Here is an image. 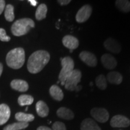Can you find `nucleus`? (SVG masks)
Instances as JSON below:
<instances>
[{"mask_svg": "<svg viewBox=\"0 0 130 130\" xmlns=\"http://www.w3.org/2000/svg\"><path fill=\"white\" fill-rule=\"evenodd\" d=\"M50 60L48 52L39 50L31 55L27 63V68L31 74H37L42 71Z\"/></svg>", "mask_w": 130, "mask_h": 130, "instance_id": "f257e3e1", "label": "nucleus"}, {"mask_svg": "<svg viewBox=\"0 0 130 130\" xmlns=\"http://www.w3.org/2000/svg\"><path fill=\"white\" fill-rule=\"evenodd\" d=\"M6 62L10 68L18 69L25 62V51L22 48H16L11 50L6 57Z\"/></svg>", "mask_w": 130, "mask_h": 130, "instance_id": "f03ea898", "label": "nucleus"}, {"mask_svg": "<svg viewBox=\"0 0 130 130\" xmlns=\"http://www.w3.org/2000/svg\"><path fill=\"white\" fill-rule=\"evenodd\" d=\"M35 26V22L30 18H22L14 22L12 26L11 30L15 36H22L27 34L31 28Z\"/></svg>", "mask_w": 130, "mask_h": 130, "instance_id": "7ed1b4c3", "label": "nucleus"}, {"mask_svg": "<svg viewBox=\"0 0 130 130\" xmlns=\"http://www.w3.org/2000/svg\"><path fill=\"white\" fill-rule=\"evenodd\" d=\"M61 64L62 69L58 75V79L61 83V85L63 86L66 79L74 70V60L69 56L65 57L63 58H61Z\"/></svg>", "mask_w": 130, "mask_h": 130, "instance_id": "20e7f679", "label": "nucleus"}, {"mask_svg": "<svg viewBox=\"0 0 130 130\" xmlns=\"http://www.w3.org/2000/svg\"><path fill=\"white\" fill-rule=\"evenodd\" d=\"M81 71L78 69H74L65 81V89L70 91L75 90L76 87L81 81Z\"/></svg>", "mask_w": 130, "mask_h": 130, "instance_id": "39448f33", "label": "nucleus"}, {"mask_svg": "<svg viewBox=\"0 0 130 130\" xmlns=\"http://www.w3.org/2000/svg\"><path fill=\"white\" fill-rule=\"evenodd\" d=\"M92 12V8L90 5L86 4L83 6L78 11L75 19L78 23H83L87 21L90 17Z\"/></svg>", "mask_w": 130, "mask_h": 130, "instance_id": "423d86ee", "label": "nucleus"}, {"mask_svg": "<svg viewBox=\"0 0 130 130\" xmlns=\"http://www.w3.org/2000/svg\"><path fill=\"white\" fill-rule=\"evenodd\" d=\"M91 116L101 123H105L108 120L109 113L104 108H94L91 110Z\"/></svg>", "mask_w": 130, "mask_h": 130, "instance_id": "0eeeda50", "label": "nucleus"}, {"mask_svg": "<svg viewBox=\"0 0 130 130\" xmlns=\"http://www.w3.org/2000/svg\"><path fill=\"white\" fill-rule=\"evenodd\" d=\"M129 125V119L122 115H116L110 121V125L113 128H126Z\"/></svg>", "mask_w": 130, "mask_h": 130, "instance_id": "6e6552de", "label": "nucleus"}, {"mask_svg": "<svg viewBox=\"0 0 130 130\" xmlns=\"http://www.w3.org/2000/svg\"><path fill=\"white\" fill-rule=\"evenodd\" d=\"M79 57L84 63L90 67H95L97 65V58L93 53L83 51L79 54Z\"/></svg>", "mask_w": 130, "mask_h": 130, "instance_id": "1a4fd4ad", "label": "nucleus"}, {"mask_svg": "<svg viewBox=\"0 0 130 130\" xmlns=\"http://www.w3.org/2000/svg\"><path fill=\"white\" fill-rule=\"evenodd\" d=\"M62 43L64 46L70 50L77 49L79 46V41L77 38L71 35H66L62 39Z\"/></svg>", "mask_w": 130, "mask_h": 130, "instance_id": "9d476101", "label": "nucleus"}, {"mask_svg": "<svg viewBox=\"0 0 130 130\" xmlns=\"http://www.w3.org/2000/svg\"><path fill=\"white\" fill-rule=\"evenodd\" d=\"M104 45L106 50L113 53L118 54L121 51V46L119 42L111 37L105 40L104 43Z\"/></svg>", "mask_w": 130, "mask_h": 130, "instance_id": "9b49d317", "label": "nucleus"}, {"mask_svg": "<svg viewBox=\"0 0 130 130\" xmlns=\"http://www.w3.org/2000/svg\"><path fill=\"white\" fill-rule=\"evenodd\" d=\"M101 62L107 69H115L118 64L116 58L109 54H105L101 57Z\"/></svg>", "mask_w": 130, "mask_h": 130, "instance_id": "f8f14e48", "label": "nucleus"}, {"mask_svg": "<svg viewBox=\"0 0 130 130\" xmlns=\"http://www.w3.org/2000/svg\"><path fill=\"white\" fill-rule=\"evenodd\" d=\"M10 116V109L7 105L2 104L0 105V125L8 121Z\"/></svg>", "mask_w": 130, "mask_h": 130, "instance_id": "ddd939ff", "label": "nucleus"}, {"mask_svg": "<svg viewBox=\"0 0 130 130\" xmlns=\"http://www.w3.org/2000/svg\"><path fill=\"white\" fill-rule=\"evenodd\" d=\"M10 86L13 89L21 92H26L29 88L28 83L22 79H14L11 82Z\"/></svg>", "mask_w": 130, "mask_h": 130, "instance_id": "4468645a", "label": "nucleus"}, {"mask_svg": "<svg viewBox=\"0 0 130 130\" xmlns=\"http://www.w3.org/2000/svg\"><path fill=\"white\" fill-rule=\"evenodd\" d=\"M81 130H101V129L93 119L86 118L81 123Z\"/></svg>", "mask_w": 130, "mask_h": 130, "instance_id": "2eb2a0df", "label": "nucleus"}, {"mask_svg": "<svg viewBox=\"0 0 130 130\" xmlns=\"http://www.w3.org/2000/svg\"><path fill=\"white\" fill-rule=\"evenodd\" d=\"M37 115L42 118H45L48 115L49 108L48 105L43 101H39L36 105Z\"/></svg>", "mask_w": 130, "mask_h": 130, "instance_id": "dca6fc26", "label": "nucleus"}, {"mask_svg": "<svg viewBox=\"0 0 130 130\" xmlns=\"http://www.w3.org/2000/svg\"><path fill=\"white\" fill-rule=\"evenodd\" d=\"M50 93L54 100L58 101H60L64 98L63 91L57 85H53L50 87Z\"/></svg>", "mask_w": 130, "mask_h": 130, "instance_id": "f3484780", "label": "nucleus"}, {"mask_svg": "<svg viewBox=\"0 0 130 130\" xmlns=\"http://www.w3.org/2000/svg\"><path fill=\"white\" fill-rule=\"evenodd\" d=\"M122 75L116 71H111L107 75V80L108 82L114 84H120L122 82Z\"/></svg>", "mask_w": 130, "mask_h": 130, "instance_id": "a211bd4d", "label": "nucleus"}, {"mask_svg": "<svg viewBox=\"0 0 130 130\" xmlns=\"http://www.w3.org/2000/svg\"><path fill=\"white\" fill-rule=\"evenodd\" d=\"M57 115L59 118L66 120H71L74 118V114L69 108L60 107L57 111Z\"/></svg>", "mask_w": 130, "mask_h": 130, "instance_id": "6ab92c4d", "label": "nucleus"}, {"mask_svg": "<svg viewBox=\"0 0 130 130\" xmlns=\"http://www.w3.org/2000/svg\"><path fill=\"white\" fill-rule=\"evenodd\" d=\"M15 118L18 122H20L28 123L30 122L34 121L35 116L31 114L24 113L22 112H19L15 115Z\"/></svg>", "mask_w": 130, "mask_h": 130, "instance_id": "aec40b11", "label": "nucleus"}, {"mask_svg": "<svg viewBox=\"0 0 130 130\" xmlns=\"http://www.w3.org/2000/svg\"><path fill=\"white\" fill-rule=\"evenodd\" d=\"M117 8L124 13L130 12V1L127 0H118L115 2Z\"/></svg>", "mask_w": 130, "mask_h": 130, "instance_id": "412c9836", "label": "nucleus"}, {"mask_svg": "<svg viewBox=\"0 0 130 130\" xmlns=\"http://www.w3.org/2000/svg\"><path fill=\"white\" fill-rule=\"evenodd\" d=\"M47 7L45 4H41L38 6L36 12V18L37 20L41 21L46 18L47 13Z\"/></svg>", "mask_w": 130, "mask_h": 130, "instance_id": "4be33fe9", "label": "nucleus"}, {"mask_svg": "<svg viewBox=\"0 0 130 130\" xmlns=\"http://www.w3.org/2000/svg\"><path fill=\"white\" fill-rule=\"evenodd\" d=\"M34 101V98L32 96L28 95H22L18 98V103L21 106L30 105Z\"/></svg>", "mask_w": 130, "mask_h": 130, "instance_id": "5701e85b", "label": "nucleus"}, {"mask_svg": "<svg viewBox=\"0 0 130 130\" xmlns=\"http://www.w3.org/2000/svg\"><path fill=\"white\" fill-rule=\"evenodd\" d=\"M28 126V123L25 122H15L12 124L8 125L3 130H21L25 129Z\"/></svg>", "mask_w": 130, "mask_h": 130, "instance_id": "b1692460", "label": "nucleus"}, {"mask_svg": "<svg viewBox=\"0 0 130 130\" xmlns=\"http://www.w3.org/2000/svg\"><path fill=\"white\" fill-rule=\"evenodd\" d=\"M4 16L6 20L9 22H12L14 20V7L12 5L8 4L6 7L4 12Z\"/></svg>", "mask_w": 130, "mask_h": 130, "instance_id": "393cba45", "label": "nucleus"}, {"mask_svg": "<svg viewBox=\"0 0 130 130\" xmlns=\"http://www.w3.org/2000/svg\"><path fill=\"white\" fill-rule=\"evenodd\" d=\"M96 85L99 89L101 90H105L106 89L107 87V79L106 78L104 75H100L99 76L96 78L95 79Z\"/></svg>", "mask_w": 130, "mask_h": 130, "instance_id": "a878e982", "label": "nucleus"}, {"mask_svg": "<svg viewBox=\"0 0 130 130\" xmlns=\"http://www.w3.org/2000/svg\"><path fill=\"white\" fill-rule=\"evenodd\" d=\"M53 130H66V128L63 122H56L53 125Z\"/></svg>", "mask_w": 130, "mask_h": 130, "instance_id": "bb28decb", "label": "nucleus"}, {"mask_svg": "<svg viewBox=\"0 0 130 130\" xmlns=\"http://www.w3.org/2000/svg\"><path fill=\"white\" fill-rule=\"evenodd\" d=\"M0 40L3 42H9L10 37L6 35V30L3 28H0Z\"/></svg>", "mask_w": 130, "mask_h": 130, "instance_id": "cd10ccee", "label": "nucleus"}, {"mask_svg": "<svg viewBox=\"0 0 130 130\" xmlns=\"http://www.w3.org/2000/svg\"><path fill=\"white\" fill-rule=\"evenodd\" d=\"M5 6H6V3L4 0H0V14H1L4 11Z\"/></svg>", "mask_w": 130, "mask_h": 130, "instance_id": "c85d7f7f", "label": "nucleus"}, {"mask_svg": "<svg viewBox=\"0 0 130 130\" xmlns=\"http://www.w3.org/2000/svg\"><path fill=\"white\" fill-rule=\"evenodd\" d=\"M57 2L61 6H66V5L69 4L71 2V0H58Z\"/></svg>", "mask_w": 130, "mask_h": 130, "instance_id": "c756f323", "label": "nucleus"}, {"mask_svg": "<svg viewBox=\"0 0 130 130\" xmlns=\"http://www.w3.org/2000/svg\"><path fill=\"white\" fill-rule=\"evenodd\" d=\"M37 130H53L51 128L47 127V126H40L39 127L37 128Z\"/></svg>", "mask_w": 130, "mask_h": 130, "instance_id": "7c9ffc66", "label": "nucleus"}, {"mask_svg": "<svg viewBox=\"0 0 130 130\" xmlns=\"http://www.w3.org/2000/svg\"><path fill=\"white\" fill-rule=\"evenodd\" d=\"M29 3H30V4L32 6H36L37 4V2L35 0H29Z\"/></svg>", "mask_w": 130, "mask_h": 130, "instance_id": "2f4dec72", "label": "nucleus"}, {"mask_svg": "<svg viewBox=\"0 0 130 130\" xmlns=\"http://www.w3.org/2000/svg\"><path fill=\"white\" fill-rule=\"evenodd\" d=\"M3 66L1 63H0V77H1V74L3 72Z\"/></svg>", "mask_w": 130, "mask_h": 130, "instance_id": "473e14b6", "label": "nucleus"}, {"mask_svg": "<svg viewBox=\"0 0 130 130\" xmlns=\"http://www.w3.org/2000/svg\"><path fill=\"white\" fill-rule=\"evenodd\" d=\"M81 89V86H77V87H76V89H75V91H79Z\"/></svg>", "mask_w": 130, "mask_h": 130, "instance_id": "72a5a7b5", "label": "nucleus"}]
</instances>
